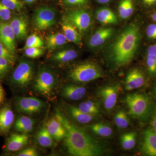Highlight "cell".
<instances>
[{
  "label": "cell",
  "instance_id": "6da1fadb",
  "mask_svg": "<svg viewBox=\"0 0 156 156\" xmlns=\"http://www.w3.org/2000/svg\"><path fill=\"white\" fill-rule=\"evenodd\" d=\"M55 116L66 130L64 145L68 153L74 156H96L103 152V147L86 131L73 124L59 110L56 109Z\"/></svg>",
  "mask_w": 156,
  "mask_h": 156
},
{
  "label": "cell",
  "instance_id": "7a4b0ae2",
  "mask_svg": "<svg viewBox=\"0 0 156 156\" xmlns=\"http://www.w3.org/2000/svg\"><path fill=\"white\" fill-rule=\"evenodd\" d=\"M140 30L135 24L128 25L121 33L108 50V56L117 66H122L130 63L134 58L140 43Z\"/></svg>",
  "mask_w": 156,
  "mask_h": 156
},
{
  "label": "cell",
  "instance_id": "3957f363",
  "mask_svg": "<svg viewBox=\"0 0 156 156\" xmlns=\"http://www.w3.org/2000/svg\"><path fill=\"white\" fill-rule=\"evenodd\" d=\"M57 80L54 73L46 67L41 68L36 77L33 89L37 93L50 99L55 94Z\"/></svg>",
  "mask_w": 156,
  "mask_h": 156
},
{
  "label": "cell",
  "instance_id": "277c9868",
  "mask_svg": "<svg viewBox=\"0 0 156 156\" xmlns=\"http://www.w3.org/2000/svg\"><path fill=\"white\" fill-rule=\"evenodd\" d=\"M103 72L98 66L90 62L76 66L70 70L69 77L79 83H87L103 76Z\"/></svg>",
  "mask_w": 156,
  "mask_h": 156
},
{
  "label": "cell",
  "instance_id": "5b68a950",
  "mask_svg": "<svg viewBox=\"0 0 156 156\" xmlns=\"http://www.w3.org/2000/svg\"><path fill=\"white\" fill-rule=\"evenodd\" d=\"M126 102L129 114L134 119H145L150 113V101L145 95L139 93L128 94L126 97Z\"/></svg>",
  "mask_w": 156,
  "mask_h": 156
},
{
  "label": "cell",
  "instance_id": "8992f818",
  "mask_svg": "<svg viewBox=\"0 0 156 156\" xmlns=\"http://www.w3.org/2000/svg\"><path fill=\"white\" fill-rule=\"evenodd\" d=\"M34 74L33 63L29 60L23 59L12 73L10 79L11 83L17 88L25 89L33 80Z\"/></svg>",
  "mask_w": 156,
  "mask_h": 156
},
{
  "label": "cell",
  "instance_id": "52a82bcc",
  "mask_svg": "<svg viewBox=\"0 0 156 156\" xmlns=\"http://www.w3.org/2000/svg\"><path fill=\"white\" fill-rule=\"evenodd\" d=\"M56 22V12L55 9L48 6L38 8L35 11L33 23L39 30H44L54 26Z\"/></svg>",
  "mask_w": 156,
  "mask_h": 156
},
{
  "label": "cell",
  "instance_id": "ba28073f",
  "mask_svg": "<svg viewBox=\"0 0 156 156\" xmlns=\"http://www.w3.org/2000/svg\"><path fill=\"white\" fill-rule=\"evenodd\" d=\"M14 105L17 112L29 115L39 113L46 106L44 101L34 97H16Z\"/></svg>",
  "mask_w": 156,
  "mask_h": 156
},
{
  "label": "cell",
  "instance_id": "9c48e42d",
  "mask_svg": "<svg viewBox=\"0 0 156 156\" xmlns=\"http://www.w3.org/2000/svg\"><path fill=\"white\" fill-rule=\"evenodd\" d=\"M65 18L81 32L88 30L92 24L91 15L88 11L83 9L69 11Z\"/></svg>",
  "mask_w": 156,
  "mask_h": 156
},
{
  "label": "cell",
  "instance_id": "30bf717a",
  "mask_svg": "<svg viewBox=\"0 0 156 156\" xmlns=\"http://www.w3.org/2000/svg\"><path fill=\"white\" fill-rule=\"evenodd\" d=\"M118 86H107L99 91L104 106L107 110H112L115 106L118 96Z\"/></svg>",
  "mask_w": 156,
  "mask_h": 156
},
{
  "label": "cell",
  "instance_id": "8fae6325",
  "mask_svg": "<svg viewBox=\"0 0 156 156\" xmlns=\"http://www.w3.org/2000/svg\"><path fill=\"white\" fill-rule=\"evenodd\" d=\"M15 37L9 23H3L0 25V41L14 54L16 51Z\"/></svg>",
  "mask_w": 156,
  "mask_h": 156
},
{
  "label": "cell",
  "instance_id": "7c38bea8",
  "mask_svg": "<svg viewBox=\"0 0 156 156\" xmlns=\"http://www.w3.org/2000/svg\"><path fill=\"white\" fill-rule=\"evenodd\" d=\"M113 33V29L112 27L99 28L89 38L88 46L90 48H95L101 46L111 37Z\"/></svg>",
  "mask_w": 156,
  "mask_h": 156
},
{
  "label": "cell",
  "instance_id": "4fadbf2b",
  "mask_svg": "<svg viewBox=\"0 0 156 156\" xmlns=\"http://www.w3.org/2000/svg\"><path fill=\"white\" fill-rule=\"evenodd\" d=\"M14 120V115L11 105L6 104L0 110V135L9 132Z\"/></svg>",
  "mask_w": 156,
  "mask_h": 156
},
{
  "label": "cell",
  "instance_id": "5bb4252c",
  "mask_svg": "<svg viewBox=\"0 0 156 156\" xmlns=\"http://www.w3.org/2000/svg\"><path fill=\"white\" fill-rule=\"evenodd\" d=\"M29 136L27 134H12L7 140L5 149L7 151L15 152L27 145Z\"/></svg>",
  "mask_w": 156,
  "mask_h": 156
},
{
  "label": "cell",
  "instance_id": "9a60e30c",
  "mask_svg": "<svg viewBox=\"0 0 156 156\" xmlns=\"http://www.w3.org/2000/svg\"><path fill=\"white\" fill-rule=\"evenodd\" d=\"M144 76L138 69L135 68L128 73L126 79V90L131 91L140 88L144 85Z\"/></svg>",
  "mask_w": 156,
  "mask_h": 156
},
{
  "label": "cell",
  "instance_id": "2e32d148",
  "mask_svg": "<svg viewBox=\"0 0 156 156\" xmlns=\"http://www.w3.org/2000/svg\"><path fill=\"white\" fill-rule=\"evenodd\" d=\"M48 132L56 142H59L66 136V130L64 126L54 116L46 123Z\"/></svg>",
  "mask_w": 156,
  "mask_h": 156
},
{
  "label": "cell",
  "instance_id": "e0dca14e",
  "mask_svg": "<svg viewBox=\"0 0 156 156\" xmlns=\"http://www.w3.org/2000/svg\"><path fill=\"white\" fill-rule=\"evenodd\" d=\"M16 38L22 40L25 38L28 32V21L24 16H17L13 18L9 23Z\"/></svg>",
  "mask_w": 156,
  "mask_h": 156
},
{
  "label": "cell",
  "instance_id": "ac0fdd59",
  "mask_svg": "<svg viewBox=\"0 0 156 156\" xmlns=\"http://www.w3.org/2000/svg\"><path fill=\"white\" fill-rule=\"evenodd\" d=\"M142 150L147 155L156 156V133L152 128H147L144 133Z\"/></svg>",
  "mask_w": 156,
  "mask_h": 156
},
{
  "label": "cell",
  "instance_id": "d6986e66",
  "mask_svg": "<svg viewBox=\"0 0 156 156\" xmlns=\"http://www.w3.org/2000/svg\"><path fill=\"white\" fill-rule=\"evenodd\" d=\"M87 92L85 87L73 84L66 85L62 90V96L70 100L76 101L84 97Z\"/></svg>",
  "mask_w": 156,
  "mask_h": 156
},
{
  "label": "cell",
  "instance_id": "ffe728a7",
  "mask_svg": "<svg viewBox=\"0 0 156 156\" xmlns=\"http://www.w3.org/2000/svg\"><path fill=\"white\" fill-rule=\"evenodd\" d=\"M62 28L68 41L73 42L76 45L81 44L82 41L79 30L65 18L62 23Z\"/></svg>",
  "mask_w": 156,
  "mask_h": 156
},
{
  "label": "cell",
  "instance_id": "44dd1931",
  "mask_svg": "<svg viewBox=\"0 0 156 156\" xmlns=\"http://www.w3.org/2000/svg\"><path fill=\"white\" fill-rule=\"evenodd\" d=\"M35 124V120L32 118L25 115L20 116L14 123V127L18 132L27 134L33 131Z\"/></svg>",
  "mask_w": 156,
  "mask_h": 156
},
{
  "label": "cell",
  "instance_id": "7402d4cb",
  "mask_svg": "<svg viewBox=\"0 0 156 156\" xmlns=\"http://www.w3.org/2000/svg\"><path fill=\"white\" fill-rule=\"evenodd\" d=\"M95 17L98 22L103 24H115L118 22L116 15L107 8L98 9L95 12Z\"/></svg>",
  "mask_w": 156,
  "mask_h": 156
},
{
  "label": "cell",
  "instance_id": "603a6c76",
  "mask_svg": "<svg viewBox=\"0 0 156 156\" xmlns=\"http://www.w3.org/2000/svg\"><path fill=\"white\" fill-rule=\"evenodd\" d=\"M36 139L38 144L42 147L49 148L54 145V139L48 132L46 123L37 133Z\"/></svg>",
  "mask_w": 156,
  "mask_h": 156
},
{
  "label": "cell",
  "instance_id": "cb8c5ba5",
  "mask_svg": "<svg viewBox=\"0 0 156 156\" xmlns=\"http://www.w3.org/2000/svg\"><path fill=\"white\" fill-rule=\"evenodd\" d=\"M68 42L64 34L61 33L51 34L46 37V45L48 49L53 50L63 46Z\"/></svg>",
  "mask_w": 156,
  "mask_h": 156
},
{
  "label": "cell",
  "instance_id": "d4e9b609",
  "mask_svg": "<svg viewBox=\"0 0 156 156\" xmlns=\"http://www.w3.org/2000/svg\"><path fill=\"white\" fill-rule=\"evenodd\" d=\"M78 56V53L73 49L61 50L56 52L51 57V60L59 63H66L72 61Z\"/></svg>",
  "mask_w": 156,
  "mask_h": 156
},
{
  "label": "cell",
  "instance_id": "484cf974",
  "mask_svg": "<svg viewBox=\"0 0 156 156\" xmlns=\"http://www.w3.org/2000/svg\"><path fill=\"white\" fill-rule=\"evenodd\" d=\"M70 114L76 121L81 124H87L91 122L95 116L85 113L80 110L78 107L73 105L68 106Z\"/></svg>",
  "mask_w": 156,
  "mask_h": 156
},
{
  "label": "cell",
  "instance_id": "4316f807",
  "mask_svg": "<svg viewBox=\"0 0 156 156\" xmlns=\"http://www.w3.org/2000/svg\"><path fill=\"white\" fill-rule=\"evenodd\" d=\"M118 10L120 17L122 19H126L131 17L134 10L133 0H121Z\"/></svg>",
  "mask_w": 156,
  "mask_h": 156
},
{
  "label": "cell",
  "instance_id": "83f0119b",
  "mask_svg": "<svg viewBox=\"0 0 156 156\" xmlns=\"http://www.w3.org/2000/svg\"><path fill=\"white\" fill-rule=\"evenodd\" d=\"M89 128L95 134L103 137L110 136L113 133L110 126L103 123H96L89 126Z\"/></svg>",
  "mask_w": 156,
  "mask_h": 156
},
{
  "label": "cell",
  "instance_id": "f1b7e54d",
  "mask_svg": "<svg viewBox=\"0 0 156 156\" xmlns=\"http://www.w3.org/2000/svg\"><path fill=\"white\" fill-rule=\"evenodd\" d=\"M136 133L128 132L123 134L121 137L122 147L126 150H129L134 147L136 144Z\"/></svg>",
  "mask_w": 156,
  "mask_h": 156
},
{
  "label": "cell",
  "instance_id": "f546056e",
  "mask_svg": "<svg viewBox=\"0 0 156 156\" xmlns=\"http://www.w3.org/2000/svg\"><path fill=\"white\" fill-rule=\"evenodd\" d=\"M78 108L86 114L96 115L99 113V108L98 105L91 101H84L79 104Z\"/></svg>",
  "mask_w": 156,
  "mask_h": 156
},
{
  "label": "cell",
  "instance_id": "4dcf8cb0",
  "mask_svg": "<svg viewBox=\"0 0 156 156\" xmlns=\"http://www.w3.org/2000/svg\"><path fill=\"white\" fill-rule=\"evenodd\" d=\"M114 121L117 127L121 129L127 128L130 123L128 116L123 111H120L117 113L115 116Z\"/></svg>",
  "mask_w": 156,
  "mask_h": 156
},
{
  "label": "cell",
  "instance_id": "1f68e13d",
  "mask_svg": "<svg viewBox=\"0 0 156 156\" xmlns=\"http://www.w3.org/2000/svg\"><path fill=\"white\" fill-rule=\"evenodd\" d=\"M44 45V42L41 38L37 35L33 34L27 37L24 49L29 48H42Z\"/></svg>",
  "mask_w": 156,
  "mask_h": 156
},
{
  "label": "cell",
  "instance_id": "d6a6232c",
  "mask_svg": "<svg viewBox=\"0 0 156 156\" xmlns=\"http://www.w3.org/2000/svg\"><path fill=\"white\" fill-rule=\"evenodd\" d=\"M0 56L5 58L13 66L15 62V58L14 54L6 48L2 43L0 41Z\"/></svg>",
  "mask_w": 156,
  "mask_h": 156
},
{
  "label": "cell",
  "instance_id": "836d02e7",
  "mask_svg": "<svg viewBox=\"0 0 156 156\" xmlns=\"http://www.w3.org/2000/svg\"><path fill=\"white\" fill-rule=\"evenodd\" d=\"M1 2L11 11H20L23 8L22 3L19 0H1Z\"/></svg>",
  "mask_w": 156,
  "mask_h": 156
},
{
  "label": "cell",
  "instance_id": "e575fe53",
  "mask_svg": "<svg viewBox=\"0 0 156 156\" xmlns=\"http://www.w3.org/2000/svg\"><path fill=\"white\" fill-rule=\"evenodd\" d=\"M44 51L42 48H29L24 49V54L28 58H35L41 56Z\"/></svg>",
  "mask_w": 156,
  "mask_h": 156
},
{
  "label": "cell",
  "instance_id": "d590c367",
  "mask_svg": "<svg viewBox=\"0 0 156 156\" xmlns=\"http://www.w3.org/2000/svg\"><path fill=\"white\" fill-rule=\"evenodd\" d=\"M147 65L151 73H156V56L147 54Z\"/></svg>",
  "mask_w": 156,
  "mask_h": 156
},
{
  "label": "cell",
  "instance_id": "8d00e7d4",
  "mask_svg": "<svg viewBox=\"0 0 156 156\" xmlns=\"http://www.w3.org/2000/svg\"><path fill=\"white\" fill-rule=\"evenodd\" d=\"M11 10L6 8L0 1V20L7 21L11 19Z\"/></svg>",
  "mask_w": 156,
  "mask_h": 156
},
{
  "label": "cell",
  "instance_id": "74e56055",
  "mask_svg": "<svg viewBox=\"0 0 156 156\" xmlns=\"http://www.w3.org/2000/svg\"><path fill=\"white\" fill-rule=\"evenodd\" d=\"M39 153L36 148L34 147H29L24 149L16 154L17 156H37Z\"/></svg>",
  "mask_w": 156,
  "mask_h": 156
},
{
  "label": "cell",
  "instance_id": "f35d334b",
  "mask_svg": "<svg viewBox=\"0 0 156 156\" xmlns=\"http://www.w3.org/2000/svg\"><path fill=\"white\" fill-rule=\"evenodd\" d=\"M146 34L149 38L156 39V24H151L147 27Z\"/></svg>",
  "mask_w": 156,
  "mask_h": 156
},
{
  "label": "cell",
  "instance_id": "ab89813d",
  "mask_svg": "<svg viewBox=\"0 0 156 156\" xmlns=\"http://www.w3.org/2000/svg\"><path fill=\"white\" fill-rule=\"evenodd\" d=\"M88 0H64L66 5L70 6L82 5L86 4Z\"/></svg>",
  "mask_w": 156,
  "mask_h": 156
},
{
  "label": "cell",
  "instance_id": "60d3db41",
  "mask_svg": "<svg viewBox=\"0 0 156 156\" xmlns=\"http://www.w3.org/2000/svg\"><path fill=\"white\" fill-rule=\"evenodd\" d=\"M11 66V64L6 58L0 56V66L2 68L6 73L9 71Z\"/></svg>",
  "mask_w": 156,
  "mask_h": 156
},
{
  "label": "cell",
  "instance_id": "b9f144b4",
  "mask_svg": "<svg viewBox=\"0 0 156 156\" xmlns=\"http://www.w3.org/2000/svg\"><path fill=\"white\" fill-rule=\"evenodd\" d=\"M147 54L156 56V44L149 47L147 49Z\"/></svg>",
  "mask_w": 156,
  "mask_h": 156
},
{
  "label": "cell",
  "instance_id": "7bdbcfd3",
  "mask_svg": "<svg viewBox=\"0 0 156 156\" xmlns=\"http://www.w3.org/2000/svg\"><path fill=\"white\" fill-rule=\"evenodd\" d=\"M5 99V92L2 85L0 83V106L2 104Z\"/></svg>",
  "mask_w": 156,
  "mask_h": 156
},
{
  "label": "cell",
  "instance_id": "ee69618b",
  "mask_svg": "<svg viewBox=\"0 0 156 156\" xmlns=\"http://www.w3.org/2000/svg\"><path fill=\"white\" fill-rule=\"evenodd\" d=\"M151 126L152 127V129L156 133V110L154 113L152 119Z\"/></svg>",
  "mask_w": 156,
  "mask_h": 156
},
{
  "label": "cell",
  "instance_id": "f6af8a7d",
  "mask_svg": "<svg viewBox=\"0 0 156 156\" xmlns=\"http://www.w3.org/2000/svg\"><path fill=\"white\" fill-rule=\"evenodd\" d=\"M143 2L146 5L151 6L156 4V0H142Z\"/></svg>",
  "mask_w": 156,
  "mask_h": 156
},
{
  "label": "cell",
  "instance_id": "bcb514c9",
  "mask_svg": "<svg viewBox=\"0 0 156 156\" xmlns=\"http://www.w3.org/2000/svg\"><path fill=\"white\" fill-rule=\"evenodd\" d=\"M111 1V0H96L98 2L101 4H107V3Z\"/></svg>",
  "mask_w": 156,
  "mask_h": 156
},
{
  "label": "cell",
  "instance_id": "7dc6e473",
  "mask_svg": "<svg viewBox=\"0 0 156 156\" xmlns=\"http://www.w3.org/2000/svg\"><path fill=\"white\" fill-rule=\"evenodd\" d=\"M6 74L5 72L3 70L2 68L0 66V77L4 76Z\"/></svg>",
  "mask_w": 156,
  "mask_h": 156
},
{
  "label": "cell",
  "instance_id": "c3c4849f",
  "mask_svg": "<svg viewBox=\"0 0 156 156\" xmlns=\"http://www.w3.org/2000/svg\"><path fill=\"white\" fill-rule=\"evenodd\" d=\"M152 19L154 21H156V12H154L151 15Z\"/></svg>",
  "mask_w": 156,
  "mask_h": 156
},
{
  "label": "cell",
  "instance_id": "681fc988",
  "mask_svg": "<svg viewBox=\"0 0 156 156\" xmlns=\"http://www.w3.org/2000/svg\"><path fill=\"white\" fill-rule=\"evenodd\" d=\"M26 3H28V4H31L35 2L36 0H23Z\"/></svg>",
  "mask_w": 156,
  "mask_h": 156
},
{
  "label": "cell",
  "instance_id": "f907efd6",
  "mask_svg": "<svg viewBox=\"0 0 156 156\" xmlns=\"http://www.w3.org/2000/svg\"><path fill=\"white\" fill-rule=\"evenodd\" d=\"M155 91H156V87H155Z\"/></svg>",
  "mask_w": 156,
  "mask_h": 156
},
{
  "label": "cell",
  "instance_id": "816d5d0a",
  "mask_svg": "<svg viewBox=\"0 0 156 156\" xmlns=\"http://www.w3.org/2000/svg\"><path fill=\"white\" fill-rule=\"evenodd\" d=\"M0 25H1V24H0Z\"/></svg>",
  "mask_w": 156,
  "mask_h": 156
}]
</instances>
